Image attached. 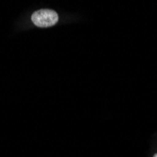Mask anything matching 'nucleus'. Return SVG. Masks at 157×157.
I'll return each mask as SVG.
<instances>
[{"label": "nucleus", "instance_id": "f257e3e1", "mask_svg": "<svg viewBox=\"0 0 157 157\" xmlns=\"http://www.w3.org/2000/svg\"><path fill=\"white\" fill-rule=\"evenodd\" d=\"M31 21L36 26L49 27L55 25L59 21V15L55 10L44 9L36 10L31 15Z\"/></svg>", "mask_w": 157, "mask_h": 157}, {"label": "nucleus", "instance_id": "f03ea898", "mask_svg": "<svg viewBox=\"0 0 157 157\" xmlns=\"http://www.w3.org/2000/svg\"><path fill=\"white\" fill-rule=\"evenodd\" d=\"M153 157H157V153H155V154H154V156H153Z\"/></svg>", "mask_w": 157, "mask_h": 157}]
</instances>
